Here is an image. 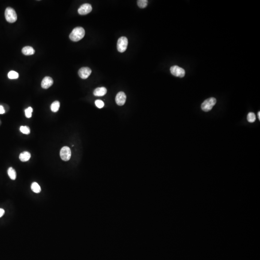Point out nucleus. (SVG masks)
I'll list each match as a JSON object with an SVG mask.
<instances>
[{
	"instance_id": "1",
	"label": "nucleus",
	"mask_w": 260,
	"mask_h": 260,
	"mask_svg": "<svg viewBox=\"0 0 260 260\" xmlns=\"http://www.w3.org/2000/svg\"><path fill=\"white\" fill-rule=\"evenodd\" d=\"M85 35V30L82 27H77L73 29L69 35V38L73 42H78L84 38Z\"/></svg>"
},
{
	"instance_id": "2",
	"label": "nucleus",
	"mask_w": 260,
	"mask_h": 260,
	"mask_svg": "<svg viewBox=\"0 0 260 260\" xmlns=\"http://www.w3.org/2000/svg\"><path fill=\"white\" fill-rule=\"evenodd\" d=\"M5 18L7 21L12 23L16 21L18 16L15 10L11 7H7L5 11Z\"/></svg>"
},
{
	"instance_id": "3",
	"label": "nucleus",
	"mask_w": 260,
	"mask_h": 260,
	"mask_svg": "<svg viewBox=\"0 0 260 260\" xmlns=\"http://www.w3.org/2000/svg\"><path fill=\"white\" fill-rule=\"evenodd\" d=\"M216 103V99L214 97H210L204 101L201 104V109L205 112H208L211 111L213 106Z\"/></svg>"
},
{
	"instance_id": "4",
	"label": "nucleus",
	"mask_w": 260,
	"mask_h": 260,
	"mask_svg": "<svg viewBox=\"0 0 260 260\" xmlns=\"http://www.w3.org/2000/svg\"><path fill=\"white\" fill-rule=\"evenodd\" d=\"M128 40L125 37H121L119 38L117 42V49L120 53L125 51L128 46Z\"/></svg>"
},
{
	"instance_id": "5",
	"label": "nucleus",
	"mask_w": 260,
	"mask_h": 260,
	"mask_svg": "<svg viewBox=\"0 0 260 260\" xmlns=\"http://www.w3.org/2000/svg\"><path fill=\"white\" fill-rule=\"evenodd\" d=\"M60 155L62 160L66 162L68 161L70 159L72 156L71 150L68 147H63L61 149Z\"/></svg>"
},
{
	"instance_id": "6",
	"label": "nucleus",
	"mask_w": 260,
	"mask_h": 260,
	"mask_svg": "<svg viewBox=\"0 0 260 260\" xmlns=\"http://www.w3.org/2000/svg\"><path fill=\"white\" fill-rule=\"evenodd\" d=\"M170 71L171 74L176 77L183 78L185 75V70L182 67H179L177 66H174L171 67L170 69Z\"/></svg>"
},
{
	"instance_id": "7",
	"label": "nucleus",
	"mask_w": 260,
	"mask_h": 260,
	"mask_svg": "<svg viewBox=\"0 0 260 260\" xmlns=\"http://www.w3.org/2000/svg\"><path fill=\"white\" fill-rule=\"evenodd\" d=\"M92 73V70L88 67H82L79 69V75L82 79H86Z\"/></svg>"
},
{
	"instance_id": "8",
	"label": "nucleus",
	"mask_w": 260,
	"mask_h": 260,
	"mask_svg": "<svg viewBox=\"0 0 260 260\" xmlns=\"http://www.w3.org/2000/svg\"><path fill=\"white\" fill-rule=\"evenodd\" d=\"M92 10V7L89 4H84L79 8L78 13L81 15H87L90 13Z\"/></svg>"
},
{
	"instance_id": "9",
	"label": "nucleus",
	"mask_w": 260,
	"mask_h": 260,
	"mask_svg": "<svg viewBox=\"0 0 260 260\" xmlns=\"http://www.w3.org/2000/svg\"><path fill=\"white\" fill-rule=\"evenodd\" d=\"M115 100L118 105L121 106L123 105L125 103L126 100V96L124 92H119L116 96Z\"/></svg>"
},
{
	"instance_id": "10",
	"label": "nucleus",
	"mask_w": 260,
	"mask_h": 260,
	"mask_svg": "<svg viewBox=\"0 0 260 260\" xmlns=\"http://www.w3.org/2000/svg\"><path fill=\"white\" fill-rule=\"evenodd\" d=\"M53 82L54 81L53 79L51 77L47 76L44 78L42 81L41 86L43 89H48L53 85Z\"/></svg>"
},
{
	"instance_id": "11",
	"label": "nucleus",
	"mask_w": 260,
	"mask_h": 260,
	"mask_svg": "<svg viewBox=\"0 0 260 260\" xmlns=\"http://www.w3.org/2000/svg\"><path fill=\"white\" fill-rule=\"evenodd\" d=\"M107 93V90L105 87L97 88L94 92V94L96 96H102L105 95Z\"/></svg>"
},
{
	"instance_id": "12",
	"label": "nucleus",
	"mask_w": 260,
	"mask_h": 260,
	"mask_svg": "<svg viewBox=\"0 0 260 260\" xmlns=\"http://www.w3.org/2000/svg\"><path fill=\"white\" fill-rule=\"evenodd\" d=\"M22 52L25 55H33L35 53V50L33 47L30 46H25L22 49Z\"/></svg>"
},
{
	"instance_id": "13",
	"label": "nucleus",
	"mask_w": 260,
	"mask_h": 260,
	"mask_svg": "<svg viewBox=\"0 0 260 260\" xmlns=\"http://www.w3.org/2000/svg\"><path fill=\"white\" fill-rule=\"evenodd\" d=\"M31 157V155L30 153L27 151H24L21 153L19 155V159L22 162H26L28 161Z\"/></svg>"
},
{
	"instance_id": "14",
	"label": "nucleus",
	"mask_w": 260,
	"mask_h": 260,
	"mask_svg": "<svg viewBox=\"0 0 260 260\" xmlns=\"http://www.w3.org/2000/svg\"><path fill=\"white\" fill-rule=\"evenodd\" d=\"M7 173H8V176H9L11 179L14 180L16 179V171L12 167H10V168L8 169V171H7Z\"/></svg>"
},
{
	"instance_id": "15",
	"label": "nucleus",
	"mask_w": 260,
	"mask_h": 260,
	"mask_svg": "<svg viewBox=\"0 0 260 260\" xmlns=\"http://www.w3.org/2000/svg\"><path fill=\"white\" fill-rule=\"evenodd\" d=\"M31 189L35 193H39L41 191L40 186L36 182H34L31 184Z\"/></svg>"
},
{
	"instance_id": "16",
	"label": "nucleus",
	"mask_w": 260,
	"mask_h": 260,
	"mask_svg": "<svg viewBox=\"0 0 260 260\" xmlns=\"http://www.w3.org/2000/svg\"><path fill=\"white\" fill-rule=\"evenodd\" d=\"M60 103L59 101H55L51 104V109L53 112H57L60 109Z\"/></svg>"
},
{
	"instance_id": "17",
	"label": "nucleus",
	"mask_w": 260,
	"mask_h": 260,
	"mask_svg": "<svg viewBox=\"0 0 260 260\" xmlns=\"http://www.w3.org/2000/svg\"><path fill=\"white\" fill-rule=\"evenodd\" d=\"M8 78L10 79H16L19 77V74L15 71H10L8 74Z\"/></svg>"
},
{
	"instance_id": "18",
	"label": "nucleus",
	"mask_w": 260,
	"mask_h": 260,
	"mask_svg": "<svg viewBox=\"0 0 260 260\" xmlns=\"http://www.w3.org/2000/svg\"><path fill=\"white\" fill-rule=\"evenodd\" d=\"M247 120L250 123H253L256 120V116L253 112H249L247 116Z\"/></svg>"
},
{
	"instance_id": "19",
	"label": "nucleus",
	"mask_w": 260,
	"mask_h": 260,
	"mask_svg": "<svg viewBox=\"0 0 260 260\" xmlns=\"http://www.w3.org/2000/svg\"><path fill=\"white\" fill-rule=\"evenodd\" d=\"M148 1L147 0H139L137 1L138 6L141 8H144L147 6Z\"/></svg>"
},
{
	"instance_id": "20",
	"label": "nucleus",
	"mask_w": 260,
	"mask_h": 260,
	"mask_svg": "<svg viewBox=\"0 0 260 260\" xmlns=\"http://www.w3.org/2000/svg\"><path fill=\"white\" fill-rule=\"evenodd\" d=\"M20 131L21 132L26 135H28L30 133V128L27 126H21L20 128Z\"/></svg>"
},
{
	"instance_id": "21",
	"label": "nucleus",
	"mask_w": 260,
	"mask_h": 260,
	"mask_svg": "<svg viewBox=\"0 0 260 260\" xmlns=\"http://www.w3.org/2000/svg\"><path fill=\"white\" fill-rule=\"evenodd\" d=\"M33 112V108L31 107H28L27 108V109H25V115L26 117L28 118H30L32 116V113Z\"/></svg>"
},
{
	"instance_id": "22",
	"label": "nucleus",
	"mask_w": 260,
	"mask_h": 260,
	"mask_svg": "<svg viewBox=\"0 0 260 260\" xmlns=\"http://www.w3.org/2000/svg\"><path fill=\"white\" fill-rule=\"evenodd\" d=\"M96 106L99 108H102L104 106V103L102 100H97L95 101Z\"/></svg>"
},
{
	"instance_id": "23",
	"label": "nucleus",
	"mask_w": 260,
	"mask_h": 260,
	"mask_svg": "<svg viewBox=\"0 0 260 260\" xmlns=\"http://www.w3.org/2000/svg\"><path fill=\"white\" fill-rule=\"evenodd\" d=\"M5 113V110L2 106H0V114H3Z\"/></svg>"
},
{
	"instance_id": "24",
	"label": "nucleus",
	"mask_w": 260,
	"mask_h": 260,
	"mask_svg": "<svg viewBox=\"0 0 260 260\" xmlns=\"http://www.w3.org/2000/svg\"><path fill=\"white\" fill-rule=\"evenodd\" d=\"M5 213V211H4V210L3 209H1V208H0V218L1 217H2L3 215H4V214Z\"/></svg>"
},
{
	"instance_id": "25",
	"label": "nucleus",
	"mask_w": 260,
	"mask_h": 260,
	"mask_svg": "<svg viewBox=\"0 0 260 260\" xmlns=\"http://www.w3.org/2000/svg\"><path fill=\"white\" fill-rule=\"evenodd\" d=\"M258 119H259V120H260V112L259 111L258 113Z\"/></svg>"
}]
</instances>
